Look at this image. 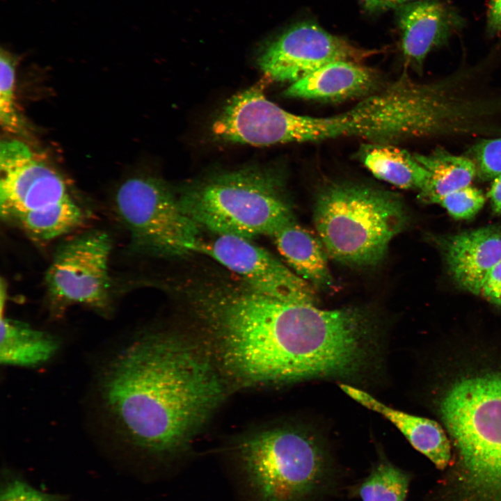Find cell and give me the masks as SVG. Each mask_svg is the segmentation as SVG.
<instances>
[{
    "label": "cell",
    "mask_w": 501,
    "mask_h": 501,
    "mask_svg": "<svg viewBox=\"0 0 501 501\" xmlns=\"http://www.w3.org/2000/svg\"><path fill=\"white\" fill-rule=\"evenodd\" d=\"M313 219L331 258L368 267L383 260L391 240L405 228L408 216L395 193L340 181L329 182L318 191Z\"/></svg>",
    "instance_id": "obj_4"
},
{
    "label": "cell",
    "mask_w": 501,
    "mask_h": 501,
    "mask_svg": "<svg viewBox=\"0 0 501 501\" xmlns=\"http://www.w3.org/2000/svg\"><path fill=\"white\" fill-rule=\"evenodd\" d=\"M356 157L376 177L398 188L420 191L427 182L428 173L414 154L393 144L368 142Z\"/></svg>",
    "instance_id": "obj_17"
},
{
    "label": "cell",
    "mask_w": 501,
    "mask_h": 501,
    "mask_svg": "<svg viewBox=\"0 0 501 501\" xmlns=\"http://www.w3.org/2000/svg\"><path fill=\"white\" fill-rule=\"evenodd\" d=\"M192 305L221 365L246 383L355 378L377 351L378 324L367 308L325 310L224 283L200 287Z\"/></svg>",
    "instance_id": "obj_1"
},
{
    "label": "cell",
    "mask_w": 501,
    "mask_h": 501,
    "mask_svg": "<svg viewBox=\"0 0 501 501\" xmlns=\"http://www.w3.org/2000/svg\"><path fill=\"white\" fill-rule=\"evenodd\" d=\"M480 294L490 302L501 305V261L495 264L486 276Z\"/></svg>",
    "instance_id": "obj_25"
},
{
    "label": "cell",
    "mask_w": 501,
    "mask_h": 501,
    "mask_svg": "<svg viewBox=\"0 0 501 501\" xmlns=\"http://www.w3.org/2000/svg\"><path fill=\"white\" fill-rule=\"evenodd\" d=\"M111 248L109 235L100 230L77 236L58 248L45 274L47 298L55 313L75 304L98 310L109 307Z\"/></svg>",
    "instance_id": "obj_9"
},
{
    "label": "cell",
    "mask_w": 501,
    "mask_h": 501,
    "mask_svg": "<svg viewBox=\"0 0 501 501\" xmlns=\"http://www.w3.org/2000/svg\"><path fill=\"white\" fill-rule=\"evenodd\" d=\"M363 8L369 13H379L398 8L417 0H360Z\"/></svg>",
    "instance_id": "obj_27"
},
{
    "label": "cell",
    "mask_w": 501,
    "mask_h": 501,
    "mask_svg": "<svg viewBox=\"0 0 501 501\" xmlns=\"http://www.w3.org/2000/svg\"><path fill=\"white\" fill-rule=\"evenodd\" d=\"M196 252L211 257L250 288L270 296L317 305L316 288L267 250L241 237L216 234Z\"/></svg>",
    "instance_id": "obj_11"
},
{
    "label": "cell",
    "mask_w": 501,
    "mask_h": 501,
    "mask_svg": "<svg viewBox=\"0 0 501 501\" xmlns=\"http://www.w3.org/2000/svg\"><path fill=\"white\" fill-rule=\"evenodd\" d=\"M15 60L8 52L0 54V120L1 126L11 132L21 127L20 118L15 104Z\"/></svg>",
    "instance_id": "obj_21"
},
{
    "label": "cell",
    "mask_w": 501,
    "mask_h": 501,
    "mask_svg": "<svg viewBox=\"0 0 501 501\" xmlns=\"http://www.w3.org/2000/svg\"><path fill=\"white\" fill-rule=\"evenodd\" d=\"M492 209L495 214H501V174L493 180L487 193Z\"/></svg>",
    "instance_id": "obj_28"
},
{
    "label": "cell",
    "mask_w": 501,
    "mask_h": 501,
    "mask_svg": "<svg viewBox=\"0 0 501 501\" xmlns=\"http://www.w3.org/2000/svg\"><path fill=\"white\" fill-rule=\"evenodd\" d=\"M439 411L457 452L440 501H501V371L459 377Z\"/></svg>",
    "instance_id": "obj_3"
},
{
    "label": "cell",
    "mask_w": 501,
    "mask_h": 501,
    "mask_svg": "<svg viewBox=\"0 0 501 501\" xmlns=\"http://www.w3.org/2000/svg\"><path fill=\"white\" fill-rule=\"evenodd\" d=\"M374 52L357 47L314 22H303L269 42L260 54L257 63L267 78L292 84L327 64L360 63Z\"/></svg>",
    "instance_id": "obj_10"
},
{
    "label": "cell",
    "mask_w": 501,
    "mask_h": 501,
    "mask_svg": "<svg viewBox=\"0 0 501 501\" xmlns=\"http://www.w3.org/2000/svg\"><path fill=\"white\" fill-rule=\"evenodd\" d=\"M396 10L404 61L417 72H422L427 55L445 45L466 23L445 0H417Z\"/></svg>",
    "instance_id": "obj_12"
},
{
    "label": "cell",
    "mask_w": 501,
    "mask_h": 501,
    "mask_svg": "<svg viewBox=\"0 0 501 501\" xmlns=\"http://www.w3.org/2000/svg\"><path fill=\"white\" fill-rule=\"evenodd\" d=\"M414 155L428 173L427 182L419 191L423 202L435 203L438 198L470 185L477 176L475 164L470 157L452 154L441 147L428 154Z\"/></svg>",
    "instance_id": "obj_18"
},
{
    "label": "cell",
    "mask_w": 501,
    "mask_h": 501,
    "mask_svg": "<svg viewBox=\"0 0 501 501\" xmlns=\"http://www.w3.org/2000/svg\"><path fill=\"white\" fill-rule=\"evenodd\" d=\"M405 501V500H404Z\"/></svg>",
    "instance_id": "obj_29"
},
{
    "label": "cell",
    "mask_w": 501,
    "mask_h": 501,
    "mask_svg": "<svg viewBox=\"0 0 501 501\" xmlns=\"http://www.w3.org/2000/svg\"><path fill=\"white\" fill-rule=\"evenodd\" d=\"M486 32L490 36L501 34V0H490L488 2Z\"/></svg>",
    "instance_id": "obj_26"
},
{
    "label": "cell",
    "mask_w": 501,
    "mask_h": 501,
    "mask_svg": "<svg viewBox=\"0 0 501 501\" xmlns=\"http://www.w3.org/2000/svg\"><path fill=\"white\" fill-rule=\"evenodd\" d=\"M340 388L363 406L391 422L411 445L429 459L438 468L444 469L449 465L451 459L450 442L443 428L437 422L391 408L356 387L342 384Z\"/></svg>",
    "instance_id": "obj_15"
},
{
    "label": "cell",
    "mask_w": 501,
    "mask_h": 501,
    "mask_svg": "<svg viewBox=\"0 0 501 501\" xmlns=\"http://www.w3.org/2000/svg\"><path fill=\"white\" fill-rule=\"evenodd\" d=\"M178 197L187 215L216 234L272 237L295 220L283 178L267 168L214 174L190 184Z\"/></svg>",
    "instance_id": "obj_5"
},
{
    "label": "cell",
    "mask_w": 501,
    "mask_h": 501,
    "mask_svg": "<svg viewBox=\"0 0 501 501\" xmlns=\"http://www.w3.org/2000/svg\"><path fill=\"white\" fill-rule=\"evenodd\" d=\"M408 486L406 473L390 463H381L364 480L358 493L363 501H404Z\"/></svg>",
    "instance_id": "obj_20"
},
{
    "label": "cell",
    "mask_w": 501,
    "mask_h": 501,
    "mask_svg": "<svg viewBox=\"0 0 501 501\" xmlns=\"http://www.w3.org/2000/svg\"><path fill=\"white\" fill-rule=\"evenodd\" d=\"M58 347L49 334L27 324L1 316L0 361L6 365L31 367L48 360Z\"/></svg>",
    "instance_id": "obj_19"
},
{
    "label": "cell",
    "mask_w": 501,
    "mask_h": 501,
    "mask_svg": "<svg viewBox=\"0 0 501 501\" xmlns=\"http://www.w3.org/2000/svg\"><path fill=\"white\" fill-rule=\"evenodd\" d=\"M484 202L485 197L482 191L471 185L450 193L435 202L456 219H468L475 216Z\"/></svg>",
    "instance_id": "obj_23"
},
{
    "label": "cell",
    "mask_w": 501,
    "mask_h": 501,
    "mask_svg": "<svg viewBox=\"0 0 501 501\" xmlns=\"http://www.w3.org/2000/svg\"><path fill=\"white\" fill-rule=\"evenodd\" d=\"M381 88L377 72L360 63L341 61L327 64L290 84L284 95L293 98L336 102L365 97Z\"/></svg>",
    "instance_id": "obj_14"
},
{
    "label": "cell",
    "mask_w": 501,
    "mask_h": 501,
    "mask_svg": "<svg viewBox=\"0 0 501 501\" xmlns=\"http://www.w3.org/2000/svg\"><path fill=\"white\" fill-rule=\"evenodd\" d=\"M0 501H62L61 498L40 491L18 478L1 485Z\"/></svg>",
    "instance_id": "obj_24"
},
{
    "label": "cell",
    "mask_w": 501,
    "mask_h": 501,
    "mask_svg": "<svg viewBox=\"0 0 501 501\" xmlns=\"http://www.w3.org/2000/svg\"><path fill=\"white\" fill-rule=\"evenodd\" d=\"M101 385L105 406L129 441L161 456L183 450L224 395L206 353L165 333L125 348L106 367Z\"/></svg>",
    "instance_id": "obj_2"
},
{
    "label": "cell",
    "mask_w": 501,
    "mask_h": 501,
    "mask_svg": "<svg viewBox=\"0 0 501 501\" xmlns=\"http://www.w3.org/2000/svg\"><path fill=\"white\" fill-rule=\"evenodd\" d=\"M468 154L475 164L477 175L483 180L501 174V136L480 138Z\"/></svg>",
    "instance_id": "obj_22"
},
{
    "label": "cell",
    "mask_w": 501,
    "mask_h": 501,
    "mask_svg": "<svg viewBox=\"0 0 501 501\" xmlns=\"http://www.w3.org/2000/svg\"><path fill=\"white\" fill-rule=\"evenodd\" d=\"M443 250L449 271L458 285L480 294L486 276L501 261V232L487 227L461 232L447 238Z\"/></svg>",
    "instance_id": "obj_13"
},
{
    "label": "cell",
    "mask_w": 501,
    "mask_h": 501,
    "mask_svg": "<svg viewBox=\"0 0 501 501\" xmlns=\"http://www.w3.org/2000/svg\"><path fill=\"white\" fill-rule=\"evenodd\" d=\"M272 237L284 260L299 277L316 289H328L333 286L328 255L318 235L293 220Z\"/></svg>",
    "instance_id": "obj_16"
},
{
    "label": "cell",
    "mask_w": 501,
    "mask_h": 501,
    "mask_svg": "<svg viewBox=\"0 0 501 501\" xmlns=\"http://www.w3.org/2000/svg\"><path fill=\"white\" fill-rule=\"evenodd\" d=\"M241 468L258 501H304L328 476V461L312 434L291 427L263 430L238 444Z\"/></svg>",
    "instance_id": "obj_7"
},
{
    "label": "cell",
    "mask_w": 501,
    "mask_h": 501,
    "mask_svg": "<svg viewBox=\"0 0 501 501\" xmlns=\"http://www.w3.org/2000/svg\"><path fill=\"white\" fill-rule=\"evenodd\" d=\"M115 206L135 252L161 257L196 252L200 228L184 212L178 196L161 180L127 179L117 190Z\"/></svg>",
    "instance_id": "obj_8"
},
{
    "label": "cell",
    "mask_w": 501,
    "mask_h": 501,
    "mask_svg": "<svg viewBox=\"0 0 501 501\" xmlns=\"http://www.w3.org/2000/svg\"><path fill=\"white\" fill-rule=\"evenodd\" d=\"M0 212L41 241L72 232L85 217L61 175L16 140L1 143Z\"/></svg>",
    "instance_id": "obj_6"
}]
</instances>
